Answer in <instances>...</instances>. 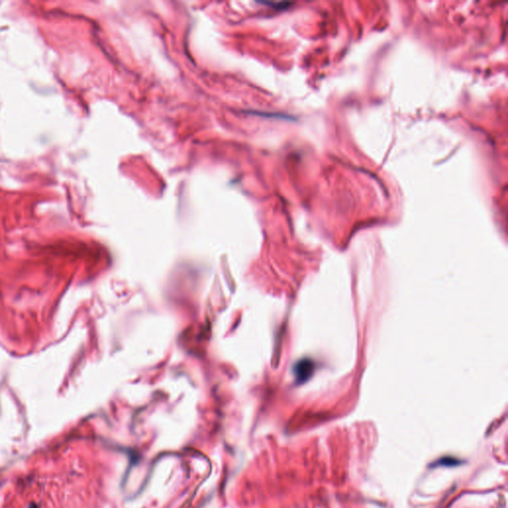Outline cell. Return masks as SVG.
Here are the masks:
<instances>
[{
    "instance_id": "1",
    "label": "cell",
    "mask_w": 508,
    "mask_h": 508,
    "mask_svg": "<svg viewBox=\"0 0 508 508\" xmlns=\"http://www.w3.org/2000/svg\"><path fill=\"white\" fill-rule=\"evenodd\" d=\"M314 369L313 363L310 361H301L297 363L295 366V373L296 377L300 382L306 381L312 374V371Z\"/></svg>"
}]
</instances>
